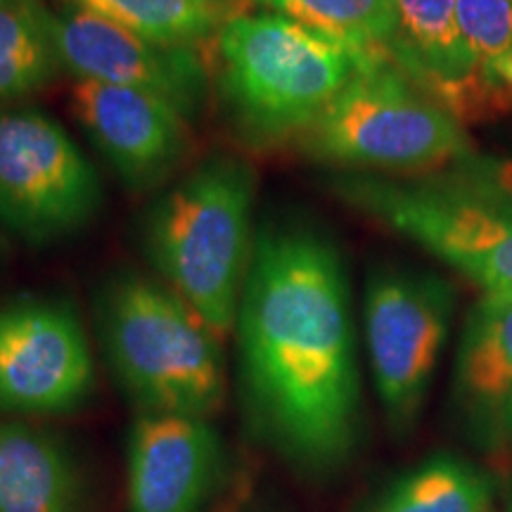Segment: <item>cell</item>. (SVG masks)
Wrapping results in <instances>:
<instances>
[{
    "label": "cell",
    "instance_id": "obj_1",
    "mask_svg": "<svg viewBox=\"0 0 512 512\" xmlns=\"http://www.w3.org/2000/svg\"><path fill=\"white\" fill-rule=\"evenodd\" d=\"M238 382L249 425L304 467L347 458L361 382L342 254L318 230H256L238 318Z\"/></svg>",
    "mask_w": 512,
    "mask_h": 512
},
{
    "label": "cell",
    "instance_id": "obj_2",
    "mask_svg": "<svg viewBox=\"0 0 512 512\" xmlns=\"http://www.w3.org/2000/svg\"><path fill=\"white\" fill-rule=\"evenodd\" d=\"M256 174L211 155L159 192L143 219L145 259L221 339L233 335L254 249Z\"/></svg>",
    "mask_w": 512,
    "mask_h": 512
},
{
    "label": "cell",
    "instance_id": "obj_3",
    "mask_svg": "<svg viewBox=\"0 0 512 512\" xmlns=\"http://www.w3.org/2000/svg\"><path fill=\"white\" fill-rule=\"evenodd\" d=\"M214 43V88L256 150L294 143L368 62L392 57L354 53L283 12H235Z\"/></svg>",
    "mask_w": 512,
    "mask_h": 512
},
{
    "label": "cell",
    "instance_id": "obj_4",
    "mask_svg": "<svg viewBox=\"0 0 512 512\" xmlns=\"http://www.w3.org/2000/svg\"><path fill=\"white\" fill-rule=\"evenodd\" d=\"M95 325L114 380L140 413L211 420L221 411V337L162 280L114 275L95 299Z\"/></svg>",
    "mask_w": 512,
    "mask_h": 512
},
{
    "label": "cell",
    "instance_id": "obj_5",
    "mask_svg": "<svg viewBox=\"0 0 512 512\" xmlns=\"http://www.w3.org/2000/svg\"><path fill=\"white\" fill-rule=\"evenodd\" d=\"M294 143L313 162L392 176L432 174L472 152L465 128L392 57L368 62Z\"/></svg>",
    "mask_w": 512,
    "mask_h": 512
},
{
    "label": "cell",
    "instance_id": "obj_6",
    "mask_svg": "<svg viewBox=\"0 0 512 512\" xmlns=\"http://www.w3.org/2000/svg\"><path fill=\"white\" fill-rule=\"evenodd\" d=\"M102 181L55 117L36 107L0 110V223L29 245H50L91 223Z\"/></svg>",
    "mask_w": 512,
    "mask_h": 512
},
{
    "label": "cell",
    "instance_id": "obj_7",
    "mask_svg": "<svg viewBox=\"0 0 512 512\" xmlns=\"http://www.w3.org/2000/svg\"><path fill=\"white\" fill-rule=\"evenodd\" d=\"M456 294L432 273L382 268L363 302L377 396L394 432H408L430 392L451 328Z\"/></svg>",
    "mask_w": 512,
    "mask_h": 512
},
{
    "label": "cell",
    "instance_id": "obj_8",
    "mask_svg": "<svg viewBox=\"0 0 512 512\" xmlns=\"http://www.w3.org/2000/svg\"><path fill=\"white\" fill-rule=\"evenodd\" d=\"M93 389L91 339L69 299L27 294L0 306V415H69Z\"/></svg>",
    "mask_w": 512,
    "mask_h": 512
},
{
    "label": "cell",
    "instance_id": "obj_9",
    "mask_svg": "<svg viewBox=\"0 0 512 512\" xmlns=\"http://www.w3.org/2000/svg\"><path fill=\"white\" fill-rule=\"evenodd\" d=\"M57 48L76 81H98L164 100L195 124L214 93V69L200 48L169 46L110 19L64 5L55 12Z\"/></svg>",
    "mask_w": 512,
    "mask_h": 512
},
{
    "label": "cell",
    "instance_id": "obj_10",
    "mask_svg": "<svg viewBox=\"0 0 512 512\" xmlns=\"http://www.w3.org/2000/svg\"><path fill=\"white\" fill-rule=\"evenodd\" d=\"M72 112L126 190L155 192L174 183L192 152V124L152 95L79 79Z\"/></svg>",
    "mask_w": 512,
    "mask_h": 512
},
{
    "label": "cell",
    "instance_id": "obj_11",
    "mask_svg": "<svg viewBox=\"0 0 512 512\" xmlns=\"http://www.w3.org/2000/svg\"><path fill=\"white\" fill-rule=\"evenodd\" d=\"M223 465L226 448L209 418L138 413L126 446V512H204Z\"/></svg>",
    "mask_w": 512,
    "mask_h": 512
},
{
    "label": "cell",
    "instance_id": "obj_12",
    "mask_svg": "<svg viewBox=\"0 0 512 512\" xmlns=\"http://www.w3.org/2000/svg\"><path fill=\"white\" fill-rule=\"evenodd\" d=\"M453 396L484 444L512 437V294H489L467 316Z\"/></svg>",
    "mask_w": 512,
    "mask_h": 512
},
{
    "label": "cell",
    "instance_id": "obj_13",
    "mask_svg": "<svg viewBox=\"0 0 512 512\" xmlns=\"http://www.w3.org/2000/svg\"><path fill=\"white\" fill-rule=\"evenodd\" d=\"M86 510V477L69 446L24 420H0V512Z\"/></svg>",
    "mask_w": 512,
    "mask_h": 512
},
{
    "label": "cell",
    "instance_id": "obj_14",
    "mask_svg": "<svg viewBox=\"0 0 512 512\" xmlns=\"http://www.w3.org/2000/svg\"><path fill=\"white\" fill-rule=\"evenodd\" d=\"M394 15L392 60L432 98L479 69L460 34L456 0H394Z\"/></svg>",
    "mask_w": 512,
    "mask_h": 512
},
{
    "label": "cell",
    "instance_id": "obj_15",
    "mask_svg": "<svg viewBox=\"0 0 512 512\" xmlns=\"http://www.w3.org/2000/svg\"><path fill=\"white\" fill-rule=\"evenodd\" d=\"M64 72L55 12L43 0H0V110Z\"/></svg>",
    "mask_w": 512,
    "mask_h": 512
},
{
    "label": "cell",
    "instance_id": "obj_16",
    "mask_svg": "<svg viewBox=\"0 0 512 512\" xmlns=\"http://www.w3.org/2000/svg\"><path fill=\"white\" fill-rule=\"evenodd\" d=\"M133 34L169 46L200 48L233 17L228 0H67Z\"/></svg>",
    "mask_w": 512,
    "mask_h": 512
},
{
    "label": "cell",
    "instance_id": "obj_17",
    "mask_svg": "<svg viewBox=\"0 0 512 512\" xmlns=\"http://www.w3.org/2000/svg\"><path fill=\"white\" fill-rule=\"evenodd\" d=\"M491 486L463 460L439 456L389 486L373 512H486Z\"/></svg>",
    "mask_w": 512,
    "mask_h": 512
},
{
    "label": "cell",
    "instance_id": "obj_18",
    "mask_svg": "<svg viewBox=\"0 0 512 512\" xmlns=\"http://www.w3.org/2000/svg\"><path fill=\"white\" fill-rule=\"evenodd\" d=\"M283 15L361 55H392L394 0H287Z\"/></svg>",
    "mask_w": 512,
    "mask_h": 512
},
{
    "label": "cell",
    "instance_id": "obj_19",
    "mask_svg": "<svg viewBox=\"0 0 512 512\" xmlns=\"http://www.w3.org/2000/svg\"><path fill=\"white\" fill-rule=\"evenodd\" d=\"M441 174L465 200L512 226V157L470 152Z\"/></svg>",
    "mask_w": 512,
    "mask_h": 512
},
{
    "label": "cell",
    "instance_id": "obj_20",
    "mask_svg": "<svg viewBox=\"0 0 512 512\" xmlns=\"http://www.w3.org/2000/svg\"><path fill=\"white\" fill-rule=\"evenodd\" d=\"M458 27L479 67L512 53V0H456Z\"/></svg>",
    "mask_w": 512,
    "mask_h": 512
},
{
    "label": "cell",
    "instance_id": "obj_21",
    "mask_svg": "<svg viewBox=\"0 0 512 512\" xmlns=\"http://www.w3.org/2000/svg\"><path fill=\"white\" fill-rule=\"evenodd\" d=\"M484 69H489V72L494 74L498 81L505 83V86H508L510 91H512V53H508L505 57H501V60H496V62L486 64Z\"/></svg>",
    "mask_w": 512,
    "mask_h": 512
},
{
    "label": "cell",
    "instance_id": "obj_22",
    "mask_svg": "<svg viewBox=\"0 0 512 512\" xmlns=\"http://www.w3.org/2000/svg\"><path fill=\"white\" fill-rule=\"evenodd\" d=\"M256 8H261V12H280L285 8L287 0H252Z\"/></svg>",
    "mask_w": 512,
    "mask_h": 512
},
{
    "label": "cell",
    "instance_id": "obj_23",
    "mask_svg": "<svg viewBox=\"0 0 512 512\" xmlns=\"http://www.w3.org/2000/svg\"><path fill=\"white\" fill-rule=\"evenodd\" d=\"M510 512H512V505H510Z\"/></svg>",
    "mask_w": 512,
    "mask_h": 512
}]
</instances>
